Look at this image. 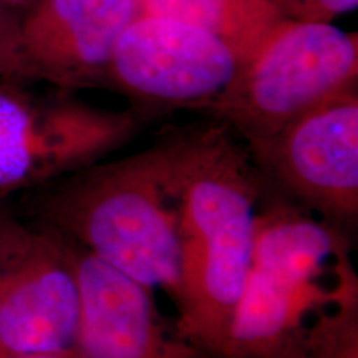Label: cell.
I'll use <instances>...</instances> for the list:
<instances>
[{
  "instance_id": "8",
  "label": "cell",
  "mask_w": 358,
  "mask_h": 358,
  "mask_svg": "<svg viewBox=\"0 0 358 358\" xmlns=\"http://www.w3.org/2000/svg\"><path fill=\"white\" fill-rule=\"evenodd\" d=\"M236 53L199 27L159 15H140L120 35L108 87L151 106L206 108L229 87Z\"/></svg>"
},
{
  "instance_id": "11",
  "label": "cell",
  "mask_w": 358,
  "mask_h": 358,
  "mask_svg": "<svg viewBox=\"0 0 358 358\" xmlns=\"http://www.w3.org/2000/svg\"><path fill=\"white\" fill-rule=\"evenodd\" d=\"M140 12L196 25L222 40L239 65L284 20L268 0H140Z\"/></svg>"
},
{
  "instance_id": "13",
  "label": "cell",
  "mask_w": 358,
  "mask_h": 358,
  "mask_svg": "<svg viewBox=\"0 0 358 358\" xmlns=\"http://www.w3.org/2000/svg\"><path fill=\"white\" fill-rule=\"evenodd\" d=\"M22 13L0 6V80H29L20 42Z\"/></svg>"
},
{
  "instance_id": "3",
  "label": "cell",
  "mask_w": 358,
  "mask_h": 358,
  "mask_svg": "<svg viewBox=\"0 0 358 358\" xmlns=\"http://www.w3.org/2000/svg\"><path fill=\"white\" fill-rule=\"evenodd\" d=\"M185 315L179 329L216 358L248 280L266 182L224 124L176 131Z\"/></svg>"
},
{
  "instance_id": "12",
  "label": "cell",
  "mask_w": 358,
  "mask_h": 358,
  "mask_svg": "<svg viewBox=\"0 0 358 358\" xmlns=\"http://www.w3.org/2000/svg\"><path fill=\"white\" fill-rule=\"evenodd\" d=\"M284 20L332 24L337 17L355 10L358 0H268Z\"/></svg>"
},
{
  "instance_id": "1",
  "label": "cell",
  "mask_w": 358,
  "mask_h": 358,
  "mask_svg": "<svg viewBox=\"0 0 358 358\" xmlns=\"http://www.w3.org/2000/svg\"><path fill=\"white\" fill-rule=\"evenodd\" d=\"M216 358H358L347 231L266 185L252 264Z\"/></svg>"
},
{
  "instance_id": "6",
  "label": "cell",
  "mask_w": 358,
  "mask_h": 358,
  "mask_svg": "<svg viewBox=\"0 0 358 358\" xmlns=\"http://www.w3.org/2000/svg\"><path fill=\"white\" fill-rule=\"evenodd\" d=\"M80 322L71 244L50 227L0 211V358L75 353Z\"/></svg>"
},
{
  "instance_id": "10",
  "label": "cell",
  "mask_w": 358,
  "mask_h": 358,
  "mask_svg": "<svg viewBox=\"0 0 358 358\" xmlns=\"http://www.w3.org/2000/svg\"><path fill=\"white\" fill-rule=\"evenodd\" d=\"M70 244L82 287L78 358H209L145 289Z\"/></svg>"
},
{
  "instance_id": "4",
  "label": "cell",
  "mask_w": 358,
  "mask_h": 358,
  "mask_svg": "<svg viewBox=\"0 0 358 358\" xmlns=\"http://www.w3.org/2000/svg\"><path fill=\"white\" fill-rule=\"evenodd\" d=\"M358 40L332 24L280 20L209 111L250 148L357 87Z\"/></svg>"
},
{
  "instance_id": "7",
  "label": "cell",
  "mask_w": 358,
  "mask_h": 358,
  "mask_svg": "<svg viewBox=\"0 0 358 358\" xmlns=\"http://www.w3.org/2000/svg\"><path fill=\"white\" fill-rule=\"evenodd\" d=\"M248 151L272 191L345 231L357 222V87L297 116Z\"/></svg>"
},
{
  "instance_id": "15",
  "label": "cell",
  "mask_w": 358,
  "mask_h": 358,
  "mask_svg": "<svg viewBox=\"0 0 358 358\" xmlns=\"http://www.w3.org/2000/svg\"><path fill=\"white\" fill-rule=\"evenodd\" d=\"M7 358H78L77 353H60V352H48V353H27V355H15Z\"/></svg>"
},
{
  "instance_id": "9",
  "label": "cell",
  "mask_w": 358,
  "mask_h": 358,
  "mask_svg": "<svg viewBox=\"0 0 358 358\" xmlns=\"http://www.w3.org/2000/svg\"><path fill=\"white\" fill-rule=\"evenodd\" d=\"M140 13V0H37L20 20L27 77L62 88L108 87L115 45Z\"/></svg>"
},
{
  "instance_id": "2",
  "label": "cell",
  "mask_w": 358,
  "mask_h": 358,
  "mask_svg": "<svg viewBox=\"0 0 358 358\" xmlns=\"http://www.w3.org/2000/svg\"><path fill=\"white\" fill-rule=\"evenodd\" d=\"M29 209L32 221L128 277L181 322L186 301L176 133L30 191Z\"/></svg>"
},
{
  "instance_id": "5",
  "label": "cell",
  "mask_w": 358,
  "mask_h": 358,
  "mask_svg": "<svg viewBox=\"0 0 358 358\" xmlns=\"http://www.w3.org/2000/svg\"><path fill=\"white\" fill-rule=\"evenodd\" d=\"M20 82L0 80V199L106 159L145 120L138 111L37 96Z\"/></svg>"
},
{
  "instance_id": "14",
  "label": "cell",
  "mask_w": 358,
  "mask_h": 358,
  "mask_svg": "<svg viewBox=\"0 0 358 358\" xmlns=\"http://www.w3.org/2000/svg\"><path fill=\"white\" fill-rule=\"evenodd\" d=\"M35 2H37V0H0V6L12 8V10L19 13H24L25 10H29Z\"/></svg>"
}]
</instances>
